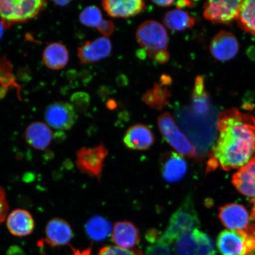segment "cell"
Instances as JSON below:
<instances>
[{
    "label": "cell",
    "mask_w": 255,
    "mask_h": 255,
    "mask_svg": "<svg viewBox=\"0 0 255 255\" xmlns=\"http://www.w3.org/2000/svg\"><path fill=\"white\" fill-rule=\"evenodd\" d=\"M146 255H173L170 245L162 241L161 238L158 241L154 242V243H152L151 245H149V246L146 248Z\"/></svg>",
    "instance_id": "cell-30"
},
{
    "label": "cell",
    "mask_w": 255,
    "mask_h": 255,
    "mask_svg": "<svg viewBox=\"0 0 255 255\" xmlns=\"http://www.w3.org/2000/svg\"><path fill=\"white\" fill-rule=\"evenodd\" d=\"M189 123L185 128L191 143L197 149V155H205L214 142L218 131V114L215 110L207 116H199L190 110Z\"/></svg>",
    "instance_id": "cell-2"
},
{
    "label": "cell",
    "mask_w": 255,
    "mask_h": 255,
    "mask_svg": "<svg viewBox=\"0 0 255 255\" xmlns=\"http://www.w3.org/2000/svg\"><path fill=\"white\" fill-rule=\"evenodd\" d=\"M200 225L199 216L194 208L192 199L190 196L187 197L171 217L166 230L161 235V241L171 245L181 236L198 229Z\"/></svg>",
    "instance_id": "cell-3"
},
{
    "label": "cell",
    "mask_w": 255,
    "mask_h": 255,
    "mask_svg": "<svg viewBox=\"0 0 255 255\" xmlns=\"http://www.w3.org/2000/svg\"><path fill=\"white\" fill-rule=\"evenodd\" d=\"M46 5L41 0H0V19L5 25L33 18Z\"/></svg>",
    "instance_id": "cell-4"
},
{
    "label": "cell",
    "mask_w": 255,
    "mask_h": 255,
    "mask_svg": "<svg viewBox=\"0 0 255 255\" xmlns=\"http://www.w3.org/2000/svg\"><path fill=\"white\" fill-rule=\"evenodd\" d=\"M157 122L162 135L175 151L185 157H198L195 146L178 128L170 113L165 112L161 115L158 117Z\"/></svg>",
    "instance_id": "cell-5"
},
{
    "label": "cell",
    "mask_w": 255,
    "mask_h": 255,
    "mask_svg": "<svg viewBox=\"0 0 255 255\" xmlns=\"http://www.w3.org/2000/svg\"><path fill=\"white\" fill-rule=\"evenodd\" d=\"M68 50L65 45L58 42L52 43L46 47L43 53V60L47 68L58 71L69 62Z\"/></svg>",
    "instance_id": "cell-24"
},
{
    "label": "cell",
    "mask_w": 255,
    "mask_h": 255,
    "mask_svg": "<svg viewBox=\"0 0 255 255\" xmlns=\"http://www.w3.org/2000/svg\"><path fill=\"white\" fill-rule=\"evenodd\" d=\"M237 20L242 29L255 37V0L242 2Z\"/></svg>",
    "instance_id": "cell-28"
},
{
    "label": "cell",
    "mask_w": 255,
    "mask_h": 255,
    "mask_svg": "<svg viewBox=\"0 0 255 255\" xmlns=\"http://www.w3.org/2000/svg\"><path fill=\"white\" fill-rule=\"evenodd\" d=\"M107 107L108 109L114 110L116 109L117 107V104L116 101L113 100H110L107 102Z\"/></svg>",
    "instance_id": "cell-42"
},
{
    "label": "cell",
    "mask_w": 255,
    "mask_h": 255,
    "mask_svg": "<svg viewBox=\"0 0 255 255\" xmlns=\"http://www.w3.org/2000/svg\"><path fill=\"white\" fill-rule=\"evenodd\" d=\"M137 41L146 55L150 57L161 50H167L169 37L164 25L154 20L143 22L137 28Z\"/></svg>",
    "instance_id": "cell-6"
},
{
    "label": "cell",
    "mask_w": 255,
    "mask_h": 255,
    "mask_svg": "<svg viewBox=\"0 0 255 255\" xmlns=\"http://www.w3.org/2000/svg\"><path fill=\"white\" fill-rule=\"evenodd\" d=\"M44 119L50 127L57 130H65L71 129L74 126L78 116L72 104L65 102H57L46 108Z\"/></svg>",
    "instance_id": "cell-11"
},
{
    "label": "cell",
    "mask_w": 255,
    "mask_h": 255,
    "mask_svg": "<svg viewBox=\"0 0 255 255\" xmlns=\"http://www.w3.org/2000/svg\"><path fill=\"white\" fill-rule=\"evenodd\" d=\"M239 44L237 37L230 31L221 30L213 38L210 51L216 60L229 61L238 55Z\"/></svg>",
    "instance_id": "cell-12"
},
{
    "label": "cell",
    "mask_w": 255,
    "mask_h": 255,
    "mask_svg": "<svg viewBox=\"0 0 255 255\" xmlns=\"http://www.w3.org/2000/svg\"><path fill=\"white\" fill-rule=\"evenodd\" d=\"M86 233L92 240L97 242L106 239L112 231L111 222L101 216H95L86 223Z\"/></svg>",
    "instance_id": "cell-26"
},
{
    "label": "cell",
    "mask_w": 255,
    "mask_h": 255,
    "mask_svg": "<svg viewBox=\"0 0 255 255\" xmlns=\"http://www.w3.org/2000/svg\"><path fill=\"white\" fill-rule=\"evenodd\" d=\"M123 141L128 148L145 151L151 147L155 136L148 126L138 124L130 127L124 136Z\"/></svg>",
    "instance_id": "cell-17"
},
{
    "label": "cell",
    "mask_w": 255,
    "mask_h": 255,
    "mask_svg": "<svg viewBox=\"0 0 255 255\" xmlns=\"http://www.w3.org/2000/svg\"><path fill=\"white\" fill-rule=\"evenodd\" d=\"M99 255H143L138 251H131L116 246H107L101 249Z\"/></svg>",
    "instance_id": "cell-32"
},
{
    "label": "cell",
    "mask_w": 255,
    "mask_h": 255,
    "mask_svg": "<svg viewBox=\"0 0 255 255\" xmlns=\"http://www.w3.org/2000/svg\"><path fill=\"white\" fill-rule=\"evenodd\" d=\"M160 171L162 177L167 182L177 183L186 175L187 163L178 153L167 152L161 158Z\"/></svg>",
    "instance_id": "cell-15"
},
{
    "label": "cell",
    "mask_w": 255,
    "mask_h": 255,
    "mask_svg": "<svg viewBox=\"0 0 255 255\" xmlns=\"http://www.w3.org/2000/svg\"><path fill=\"white\" fill-rule=\"evenodd\" d=\"M97 29L105 36H110L114 33L115 26L113 21L103 20L97 26Z\"/></svg>",
    "instance_id": "cell-34"
},
{
    "label": "cell",
    "mask_w": 255,
    "mask_h": 255,
    "mask_svg": "<svg viewBox=\"0 0 255 255\" xmlns=\"http://www.w3.org/2000/svg\"><path fill=\"white\" fill-rule=\"evenodd\" d=\"M243 1L212 0L204 5V17L215 24H230L237 20Z\"/></svg>",
    "instance_id": "cell-9"
},
{
    "label": "cell",
    "mask_w": 255,
    "mask_h": 255,
    "mask_svg": "<svg viewBox=\"0 0 255 255\" xmlns=\"http://www.w3.org/2000/svg\"><path fill=\"white\" fill-rule=\"evenodd\" d=\"M79 21L82 24L89 27H97L103 21L100 9L95 5L88 6L79 14Z\"/></svg>",
    "instance_id": "cell-29"
},
{
    "label": "cell",
    "mask_w": 255,
    "mask_h": 255,
    "mask_svg": "<svg viewBox=\"0 0 255 255\" xmlns=\"http://www.w3.org/2000/svg\"><path fill=\"white\" fill-rule=\"evenodd\" d=\"M219 218L225 227L241 231L250 225V217L245 207L239 204H228L219 209Z\"/></svg>",
    "instance_id": "cell-16"
},
{
    "label": "cell",
    "mask_w": 255,
    "mask_h": 255,
    "mask_svg": "<svg viewBox=\"0 0 255 255\" xmlns=\"http://www.w3.org/2000/svg\"><path fill=\"white\" fill-rule=\"evenodd\" d=\"M112 238L118 247L128 250L138 244L139 229L130 222H118L115 223Z\"/></svg>",
    "instance_id": "cell-20"
},
{
    "label": "cell",
    "mask_w": 255,
    "mask_h": 255,
    "mask_svg": "<svg viewBox=\"0 0 255 255\" xmlns=\"http://www.w3.org/2000/svg\"><path fill=\"white\" fill-rule=\"evenodd\" d=\"M112 48L111 41L105 37L85 41L78 49L80 62L89 64L100 61L110 55Z\"/></svg>",
    "instance_id": "cell-14"
},
{
    "label": "cell",
    "mask_w": 255,
    "mask_h": 255,
    "mask_svg": "<svg viewBox=\"0 0 255 255\" xmlns=\"http://www.w3.org/2000/svg\"><path fill=\"white\" fill-rule=\"evenodd\" d=\"M5 24L1 20H0V39H1L4 34Z\"/></svg>",
    "instance_id": "cell-44"
},
{
    "label": "cell",
    "mask_w": 255,
    "mask_h": 255,
    "mask_svg": "<svg viewBox=\"0 0 255 255\" xmlns=\"http://www.w3.org/2000/svg\"><path fill=\"white\" fill-rule=\"evenodd\" d=\"M161 85L162 87H168V86H171L172 84V82H173V80L170 76L167 75H162L161 76Z\"/></svg>",
    "instance_id": "cell-38"
},
{
    "label": "cell",
    "mask_w": 255,
    "mask_h": 255,
    "mask_svg": "<svg viewBox=\"0 0 255 255\" xmlns=\"http://www.w3.org/2000/svg\"><path fill=\"white\" fill-rule=\"evenodd\" d=\"M25 139L31 147L42 150L52 142L53 132L47 124L38 121L27 127L25 131Z\"/></svg>",
    "instance_id": "cell-22"
},
{
    "label": "cell",
    "mask_w": 255,
    "mask_h": 255,
    "mask_svg": "<svg viewBox=\"0 0 255 255\" xmlns=\"http://www.w3.org/2000/svg\"><path fill=\"white\" fill-rule=\"evenodd\" d=\"M171 96L168 87H162L160 84L155 83L153 89H149L143 94L142 101L152 109L161 111L169 104L168 99Z\"/></svg>",
    "instance_id": "cell-27"
},
{
    "label": "cell",
    "mask_w": 255,
    "mask_h": 255,
    "mask_svg": "<svg viewBox=\"0 0 255 255\" xmlns=\"http://www.w3.org/2000/svg\"><path fill=\"white\" fill-rule=\"evenodd\" d=\"M8 203L5 191L0 187V224L4 221L8 212Z\"/></svg>",
    "instance_id": "cell-33"
},
{
    "label": "cell",
    "mask_w": 255,
    "mask_h": 255,
    "mask_svg": "<svg viewBox=\"0 0 255 255\" xmlns=\"http://www.w3.org/2000/svg\"><path fill=\"white\" fill-rule=\"evenodd\" d=\"M156 5L161 7H168L175 4V1L173 0H165V1H152Z\"/></svg>",
    "instance_id": "cell-37"
},
{
    "label": "cell",
    "mask_w": 255,
    "mask_h": 255,
    "mask_svg": "<svg viewBox=\"0 0 255 255\" xmlns=\"http://www.w3.org/2000/svg\"><path fill=\"white\" fill-rule=\"evenodd\" d=\"M71 1H55L54 2L57 5L60 6V7H65L70 4Z\"/></svg>",
    "instance_id": "cell-43"
},
{
    "label": "cell",
    "mask_w": 255,
    "mask_h": 255,
    "mask_svg": "<svg viewBox=\"0 0 255 255\" xmlns=\"http://www.w3.org/2000/svg\"><path fill=\"white\" fill-rule=\"evenodd\" d=\"M102 5L108 15L115 18L133 17L146 8L142 0H105Z\"/></svg>",
    "instance_id": "cell-18"
},
{
    "label": "cell",
    "mask_w": 255,
    "mask_h": 255,
    "mask_svg": "<svg viewBox=\"0 0 255 255\" xmlns=\"http://www.w3.org/2000/svg\"><path fill=\"white\" fill-rule=\"evenodd\" d=\"M232 183L239 192L251 199V217L255 221V157L234 175Z\"/></svg>",
    "instance_id": "cell-13"
},
{
    "label": "cell",
    "mask_w": 255,
    "mask_h": 255,
    "mask_svg": "<svg viewBox=\"0 0 255 255\" xmlns=\"http://www.w3.org/2000/svg\"><path fill=\"white\" fill-rule=\"evenodd\" d=\"M71 101L72 106L75 110L84 112L88 109L91 99L89 95L85 92H77L72 95Z\"/></svg>",
    "instance_id": "cell-31"
},
{
    "label": "cell",
    "mask_w": 255,
    "mask_h": 255,
    "mask_svg": "<svg viewBox=\"0 0 255 255\" xmlns=\"http://www.w3.org/2000/svg\"><path fill=\"white\" fill-rule=\"evenodd\" d=\"M45 233V242L52 247L68 244L73 237L71 226L60 218L51 219L46 225Z\"/></svg>",
    "instance_id": "cell-19"
},
{
    "label": "cell",
    "mask_w": 255,
    "mask_h": 255,
    "mask_svg": "<svg viewBox=\"0 0 255 255\" xmlns=\"http://www.w3.org/2000/svg\"><path fill=\"white\" fill-rule=\"evenodd\" d=\"M247 55L251 60L255 62V46H251L248 48Z\"/></svg>",
    "instance_id": "cell-40"
},
{
    "label": "cell",
    "mask_w": 255,
    "mask_h": 255,
    "mask_svg": "<svg viewBox=\"0 0 255 255\" xmlns=\"http://www.w3.org/2000/svg\"><path fill=\"white\" fill-rule=\"evenodd\" d=\"M7 226L12 235L18 237H26L33 232L34 221L27 210L18 209L9 213L7 219Z\"/></svg>",
    "instance_id": "cell-21"
},
{
    "label": "cell",
    "mask_w": 255,
    "mask_h": 255,
    "mask_svg": "<svg viewBox=\"0 0 255 255\" xmlns=\"http://www.w3.org/2000/svg\"><path fill=\"white\" fill-rule=\"evenodd\" d=\"M150 58L160 64H165L170 59V55L167 50H161L152 55Z\"/></svg>",
    "instance_id": "cell-35"
},
{
    "label": "cell",
    "mask_w": 255,
    "mask_h": 255,
    "mask_svg": "<svg viewBox=\"0 0 255 255\" xmlns=\"http://www.w3.org/2000/svg\"><path fill=\"white\" fill-rule=\"evenodd\" d=\"M7 255H25L24 251L18 247H11L9 249Z\"/></svg>",
    "instance_id": "cell-39"
},
{
    "label": "cell",
    "mask_w": 255,
    "mask_h": 255,
    "mask_svg": "<svg viewBox=\"0 0 255 255\" xmlns=\"http://www.w3.org/2000/svg\"><path fill=\"white\" fill-rule=\"evenodd\" d=\"M73 255H91V249L89 248L87 250L81 252L79 250H76L73 248Z\"/></svg>",
    "instance_id": "cell-41"
},
{
    "label": "cell",
    "mask_w": 255,
    "mask_h": 255,
    "mask_svg": "<svg viewBox=\"0 0 255 255\" xmlns=\"http://www.w3.org/2000/svg\"><path fill=\"white\" fill-rule=\"evenodd\" d=\"M213 109L208 93L206 91L205 80L203 76H197L194 82L191 98V111L199 116H207Z\"/></svg>",
    "instance_id": "cell-23"
},
{
    "label": "cell",
    "mask_w": 255,
    "mask_h": 255,
    "mask_svg": "<svg viewBox=\"0 0 255 255\" xmlns=\"http://www.w3.org/2000/svg\"><path fill=\"white\" fill-rule=\"evenodd\" d=\"M163 21L169 29L175 31L191 28L196 23L195 18L189 13L178 9L166 12L164 16Z\"/></svg>",
    "instance_id": "cell-25"
},
{
    "label": "cell",
    "mask_w": 255,
    "mask_h": 255,
    "mask_svg": "<svg viewBox=\"0 0 255 255\" xmlns=\"http://www.w3.org/2000/svg\"><path fill=\"white\" fill-rule=\"evenodd\" d=\"M175 6L178 9H181L186 7L193 8L196 5V2L192 1H178L175 2Z\"/></svg>",
    "instance_id": "cell-36"
},
{
    "label": "cell",
    "mask_w": 255,
    "mask_h": 255,
    "mask_svg": "<svg viewBox=\"0 0 255 255\" xmlns=\"http://www.w3.org/2000/svg\"><path fill=\"white\" fill-rule=\"evenodd\" d=\"M108 155V150L103 143L92 148H82L76 154V164L82 173L100 181Z\"/></svg>",
    "instance_id": "cell-8"
},
{
    "label": "cell",
    "mask_w": 255,
    "mask_h": 255,
    "mask_svg": "<svg viewBox=\"0 0 255 255\" xmlns=\"http://www.w3.org/2000/svg\"><path fill=\"white\" fill-rule=\"evenodd\" d=\"M217 247L222 255H249L250 239L245 229L223 231L217 239Z\"/></svg>",
    "instance_id": "cell-10"
},
{
    "label": "cell",
    "mask_w": 255,
    "mask_h": 255,
    "mask_svg": "<svg viewBox=\"0 0 255 255\" xmlns=\"http://www.w3.org/2000/svg\"><path fill=\"white\" fill-rule=\"evenodd\" d=\"M218 139L209 154L207 172L244 166L255 155V118L235 108L218 116Z\"/></svg>",
    "instance_id": "cell-1"
},
{
    "label": "cell",
    "mask_w": 255,
    "mask_h": 255,
    "mask_svg": "<svg viewBox=\"0 0 255 255\" xmlns=\"http://www.w3.org/2000/svg\"><path fill=\"white\" fill-rule=\"evenodd\" d=\"M177 255H216L214 242L208 235L195 229L174 242Z\"/></svg>",
    "instance_id": "cell-7"
}]
</instances>
